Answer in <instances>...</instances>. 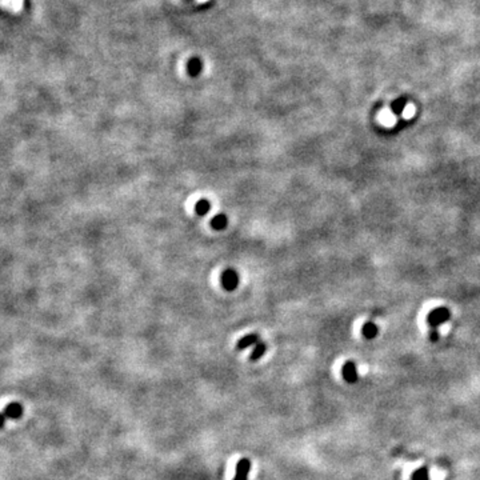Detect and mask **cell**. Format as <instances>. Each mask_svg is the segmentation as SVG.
<instances>
[{"label": "cell", "mask_w": 480, "mask_h": 480, "mask_svg": "<svg viewBox=\"0 0 480 480\" xmlns=\"http://www.w3.org/2000/svg\"><path fill=\"white\" fill-rule=\"evenodd\" d=\"M23 406L20 403L14 402L5 406L3 414L7 416V419H19L20 416L23 415Z\"/></svg>", "instance_id": "cell-3"}, {"label": "cell", "mask_w": 480, "mask_h": 480, "mask_svg": "<svg viewBox=\"0 0 480 480\" xmlns=\"http://www.w3.org/2000/svg\"><path fill=\"white\" fill-rule=\"evenodd\" d=\"M227 226H228V217L223 213H219L216 216L212 217L211 220V227H212L215 231H223L226 230Z\"/></svg>", "instance_id": "cell-6"}, {"label": "cell", "mask_w": 480, "mask_h": 480, "mask_svg": "<svg viewBox=\"0 0 480 480\" xmlns=\"http://www.w3.org/2000/svg\"><path fill=\"white\" fill-rule=\"evenodd\" d=\"M342 374L344 380L348 382V383H354L356 379H358V371H356L355 364L351 363V361H347L346 364L343 365Z\"/></svg>", "instance_id": "cell-5"}, {"label": "cell", "mask_w": 480, "mask_h": 480, "mask_svg": "<svg viewBox=\"0 0 480 480\" xmlns=\"http://www.w3.org/2000/svg\"><path fill=\"white\" fill-rule=\"evenodd\" d=\"M415 112L416 110L415 107H414V104H407V106H404V108L402 110V116L404 118V119H411L412 116L415 115Z\"/></svg>", "instance_id": "cell-12"}, {"label": "cell", "mask_w": 480, "mask_h": 480, "mask_svg": "<svg viewBox=\"0 0 480 480\" xmlns=\"http://www.w3.org/2000/svg\"><path fill=\"white\" fill-rule=\"evenodd\" d=\"M211 210V202L208 199H200L196 206H195V212L198 213V216H206Z\"/></svg>", "instance_id": "cell-8"}, {"label": "cell", "mask_w": 480, "mask_h": 480, "mask_svg": "<svg viewBox=\"0 0 480 480\" xmlns=\"http://www.w3.org/2000/svg\"><path fill=\"white\" fill-rule=\"evenodd\" d=\"M379 120L382 121V124L387 125V127H392L393 124H396V116L393 115L391 111H388V110H384V111L380 112Z\"/></svg>", "instance_id": "cell-9"}, {"label": "cell", "mask_w": 480, "mask_h": 480, "mask_svg": "<svg viewBox=\"0 0 480 480\" xmlns=\"http://www.w3.org/2000/svg\"><path fill=\"white\" fill-rule=\"evenodd\" d=\"M5 420H7V416L3 414V412H0V429L3 428L4 427V424H5Z\"/></svg>", "instance_id": "cell-14"}, {"label": "cell", "mask_w": 480, "mask_h": 480, "mask_svg": "<svg viewBox=\"0 0 480 480\" xmlns=\"http://www.w3.org/2000/svg\"><path fill=\"white\" fill-rule=\"evenodd\" d=\"M259 342H262V340H260V336H259L258 333H249L247 336L241 337L239 342H238L236 350L241 351V350H245V348H248L251 346H256Z\"/></svg>", "instance_id": "cell-4"}, {"label": "cell", "mask_w": 480, "mask_h": 480, "mask_svg": "<svg viewBox=\"0 0 480 480\" xmlns=\"http://www.w3.org/2000/svg\"><path fill=\"white\" fill-rule=\"evenodd\" d=\"M376 326H374L372 323H367L363 327V335H364L365 337H368V339H371V337H374L375 335H376Z\"/></svg>", "instance_id": "cell-11"}, {"label": "cell", "mask_w": 480, "mask_h": 480, "mask_svg": "<svg viewBox=\"0 0 480 480\" xmlns=\"http://www.w3.org/2000/svg\"><path fill=\"white\" fill-rule=\"evenodd\" d=\"M266 351H267V344H266L264 342H259L258 344L255 346L254 351H252L251 356H249V360H251V361H256V360L260 359V358L266 354Z\"/></svg>", "instance_id": "cell-10"}, {"label": "cell", "mask_w": 480, "mask_h": 480, "mask_svg": "<svg viewBox=\"0 0 480 480\" xmlns=\"http://www.w3.org/2000/svg\"><path fill=\"white\" fill-rule=\"evenodd\" d=\"M223 288L228 292L235 291L238 286H239V273L236 272L235 270L228 268L226 271H223L222 277H220Z\"/></svg>", "instance_id": "cell-1"}, {"label": "cell", "mask_w": 480, "mask_h": 480, "mask_svg": "<svg viewBox=\"0 0 480 480\" xmlns=\"http://www.w3.org/2000/svg\"><path fill=\"white\" fill-rule=\"evenodd\" d=\"M448 318H450V314H448L447 309L439 308L429 315V322H431L432 324H438L444 322V320H447Z\"/></svg>", "instance_id": "cell-7"}, {"label": "cell", "mask_w": 480, "mask_h": 480, "mask_svg": "<svg viewBox=\"0 0 480 480\" xmlns=\"http://www.w3.org/2000/svg\"><path fill=\"white\" fill-rule=\"evenodd\" d=\"M412 480H429L427 468H420V470H418L416 472H414Z\"/></svg>", "instance_id": "cell-13"}, {"label": "cell", "mask_w": 480, "mask_h": 480, "mask_svg": "<svg viewBox=\"0 0 480 480\" xmlns=\"http://www.w3.org/2000/svg\"><path fill=\"white\" fill-rule=\"evenodd\" d=\"M249 470H251V462L248 459H241L236 466V475L234 480H248Z\"/></svg>", "instance_id": "cell-2"}]
</instances>
